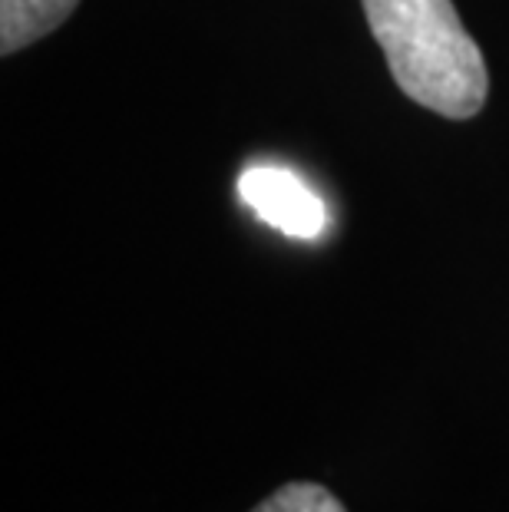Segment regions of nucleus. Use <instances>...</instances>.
<instances>
[{
	"label": "nucleus",
	"mask_w": 509,
	"mask_h": 512,
	"mask_svg": "<svg viewBox=\"0 0 509 512\" xmlns=\"http://www.w3.org/2000/svg\"><path fill=\"white\" fill-rule=\"evenodd\" d=\"M397 86L424 110L470 119L490 93L483 53L450 0H361Z\"/></svg>",
	"instance_id": "obj_1"
},
{
	"label": "nucleus",
	"mask_w": 509,
	"mask_h": 512,
	"mask_svg": "<svg viewBox=\"0 0 509 512\" xmlns=\"http://www.w3.org/2000/svg\"><path fill=\"white\" fill-rule=\"evenodd\" d=\"M245 205L258 219L288 238H318L328 228V209L295 172L281 166H252L238 179Z\"/></svg>",
	"instance_id": "obj_2"
},
{
	"label": "nucleus",
	"mask_w": 509,
	"mask_h": 512,
	"mask_svg": "<svg viewBox=\"0 0 509 512\" xmlns=\"http://www.w3.org/2000/svg\"><path fill=\"white\" fill-rule=\"evenodd\" d=\"M77 4L80 0H0V53L10 57L53 34Z\"/></svg>",
	"instance_id": "obj_3"
},
{
	"label": "nucleus",
	"mask_w": 509,
	"mask_h": 512,
	"mask_svg": "<svg viewBox=\"0 0 509 512\" xmlns=\"http://www.w3.org/2000/svg\"><path fill=\"white\" fill-rule=\"evenodd\" d=\"M252 512H344V506L318 483H288Z\"/></svg>",
	"instance_id": "obj_4"
}]
</instances>
